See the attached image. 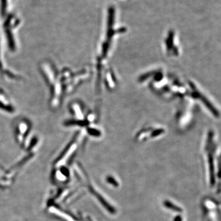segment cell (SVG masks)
Wrapping results in <instances>:
<instances>
[{"label": "cell", "mask_w": 221, "mask_h": 221, "mask_svg": "<svg viewBox=\"0 0 221 221\" xmlns=\"http://www.w3.org/2000/svg\"><path fill=\"white\" fill-rule=\"evenodd\" d=\"M163 204H164V206L167 208L171 209V210H173L175 212H181V208L169 200H165L164 203H163Z\"/></svg>", "instance_id": "7a4b0ae2"}, {"label": "cell", "mask_w": 221, "mask_h": 221, "mask_svg": "<svg viewBox=\"0 0 221 221\" xmlns=\"http://www.w3.org/2000/svg\"><path fill=\"white\" fill-rule=\"evenodd\" d=\"M6 0H2V7H1V9H2V14L4 15L5 11H6Z\"/></svg>", "instance_id": "277c9868"}, {"label": "cell", "mask_w": 221, "mask_h": 221, "mask_svg": "<svg viewBox=\"0 0 221 221\" xmlns=\"http://www.w3.org/2000/svg\"><path fill=\"white\" fill-rule=\"evenodd\" d=\"M106 181L114 186L117 187V185H119V184L116 181V180L114 178H112V176H108L107 178H106Z\"/></svg>", "instance_id": "3957f363"}, {"label": "cell", "mask_w": 221, "mask_h": 221, "mask_svg": "<svg viewBox=\"0 0 221 221\" xmlns=\"http://www.w3.org/2000/svg\"><path fill=\"white\" fill-rule=\"evenodd\" d=\"M91 190L92 193L95 195L96 198L98 200H99L100 202L103 204V205L104 206V207L106 209L108 210L109 212H111V213H112V214L115 213V212H116V210H115V209H114V208H112V207L110 205V204L107 202V201H106V200H104L103 197H102V196H101L100 194H99L98 193H97V192H96L93 189H92V188H91Z\"/></svg>", "instance_id": "6da1fadb"}, {"label": "cell", "mask_w": 221, "mask_h": 221, "mask_svg": "<svg viewBox=\"0 0 221 221\" xmlns=\"http://www.w3.org/2000/svg\"><path fill=\"white\" fill-rule=\"evenodd\" d=\"M179 219H181V217H179V216H177V217H176L175 218L174 221H179V220H180Z\"/></svg>", "instance_id": "5b68a950"}]
</instances>
